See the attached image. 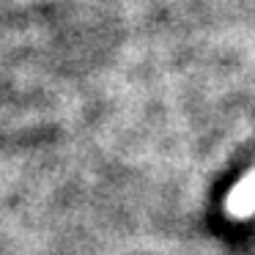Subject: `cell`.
Returning a JSON list of instances; mask_svg holds the SVG:
<instances>
[{"mask_svg":"<svg viewBox=\"0 0 255 255\" xmlns=\"http://www.w3.org/2000/svg\"><path fill=\"white\" fill-rule=\"evenodd\" d=\"M253 209H255V173L247 178H242V181L233 187L231 198H228V211H231L233 217H247Z\"/></svg>","mask_w":255,"mask_h":255,"instance_id":"cell-1","label":"cell"}]
</instances>
